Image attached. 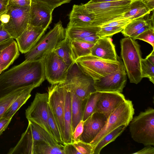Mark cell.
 Returning <instances> with one entry per match:
<instances>
[{"instance_id":"obj_1","label":"cell","mask_w":154,"mask_h":154,"mask_svg":"<svg viewBox=\"0 0 154 154\" xmlns=\"http://www.w3.org/2000/svg\"><path fill=\"white\" fill-rule=\"evenodd\" d=\"M45 79L43 58L25 60L0 75V98L21 88L39 87Z\"/></svg>"},{"instance_id":"obj_2","label":"cell","mask_w":154,"mask_h":154,"mask_svg":"<svg viewBox=\"0 0 154 154\" xmlns=\"http://www.w3.org/2000/svg\"><path fill=\"white\" fill-rule=\"evenodd\" d=\"M25 131L15 146L11 148L8 154H33L36 143L45 142L52 146L59 144L44 129L37 124L28 121Z\"/></svg>"},{"instance_id":"obj_3","label":"cell","mask_w":154,"mask_h":154,"mask_svg":"<svg viewBox=\"0 0 154 154\" xmlns=\"http://www.w3.org/2000/svg\"><path fill=\"white\" fill-rule=\"evenodd\" d=\"M120 43L121 56L130 82L137 84L142 79L140 46L135 39L129 37L122 39Z\"/></svg>"},{"instance_id":"obj_4","label":"cell","mask_w":154,"mask_h":154,"mask_svg":"<svg viewBox=\"0 0 154 154\" xmlns=\"http://www.w3.org/2000/svg\"><path fill=\"white\" fill-rule=\"evenodd\" d=\"M132 138L145 146L154 145V109L149 107L134 118L129 124Z\"/></svg>"},{"instance_id":"obj_5","label":"cell","mask_w":154,"mask_h":154,"mask_svg":"<svg viewBox=\"0 0 154 154\" xmlns=\"http://www.w3.org/2000/svg\"><path fill=\"white\" fill-rule=\"evenodd\" d=\"M58 85L82 100L96 91L93 79L85 74L76 62L69 68L64 82Z\"/></svg>"},{"instance_id":"obj_6","label":"cell","mask_w":154,"mask_h":154,"mask_svg":"<svg viewBox=\"0 0 154 154\" xmlns=\"http://www.w3.org/2000/svg\"><path fill=\"white\" fill-rule=\"evenodd\" d=\"M66 36L65 29L59 20L52 29L41 38L30 51L25 54V60L31 61L43 58L53 51L57 43Z\"/></svg>"},{"instance_id":"obj_7","label":"cell","mask_w":154,"mask_h":154,"mask_svg":"<svg viewBox=\"0 0 154 154\" xmlns=\"http://www.w3.org/2000/svg\"><path fill=\"white\" fill-rule=\"evenodd\" d=\"M134 113L132 101L126 99L110 114L105 126L90 144L93 147L105 136L117 128L122 125L127 126Z\"/></svg>"},{"instance_id":"obj_8","label":"cell","mask_w":154,"mask_h":154,"mask_svg":"<svg viewBox=\"0 0 154 154\" xmlns=\"http://www.w3.org/2000/svg\"><path fill=\"white\" fill-rule=\"evenodd\" d=\"M83 71L94 81L104 77L116 71L119 59L117 61L105 60L89 54L78 59L75 61Z\"/></svg>"},{"instance_id":"obj_9","label":"cell","mask_w":154,"mask_h":154,"mask_svg":"<svg viewBox=\"0 0 154 154\" xmlns=\"http://www.w3.org/2000/svg\"><path fill=\"white\" fill-rule=\"evenodd\" d=\"M48 93H37L26 109L25 116L28 121L40 126L53 138L48 123Z\"/></svg>"},{"instance_id":"obj_10","label":"cell","mask_w":154,"mask_h":154,"mask_svg":"<svg viewBox=\"0 0 154 154\" xmlns=\"http://www.w3.org/2000/svg\"><path fill=\"white\" fill-rule=\"evenodd\" d=\"M30 6H8V20L2 25L12 38H17L29 25Z\"/></svg>"},{"instance_id":"obj_11","label":"cell","mask_w":154,"mask_h":154,"mask_svg":"<svg viewBox=\"0 0 154 154\" xmlns=\"http://www.w3.org/2000/svg\"><path fill=\"white\" fill-rule=\"evenodd\" d=\"M66 92V90L58 84L51 85L48 88V105L58 125L63 142L64 116Z\"/></svg>"},{"instance_id":"obj_12","label":"cell","mask_w":154,"mask_h":154,"mask_svg":"<svg viewBox=\"0 0 154 154\" xmlns=\"http://www.w3.org/2000/svg\"><path fill=\"white\" fill-rule=\"evenodd\" d=\"M45 79L51 85L65 81L69 67L64 61L52 51L43 58Z\"/></svg>"},{"instance_id":"obj_13","label":"cell","mask_w":154,"mask_h":154,"mask_svg":"<svg viewBox=\"0 0 154 154\" xmlns=\"http://www.w3.org/2000/svg\"><path fill=\"white\" fill-rule=\"evenodd\" d=\"M119 60L118 68L116 71L104 77L94 81V86L96 91L122 92L126 84L127 76L124 65Z\"/></svg>"},{"instance_id":"obj_14","label":"cell","mask_w":154,"mask_h":154,"mask_svg":"<svg viewBox=\"0 0 154 154\" xmlns=\"http://www.w3.org/2000/svg\"><path fill=\"white\" fill-rule=\"evenodd\" d=\"M107 120L103 114L96 112L84 122L83 131L79 140L90 143L100 132Z\"/></svg>"},{"instance_id":"obj_15","label":"cell","mask_w":154,"mask_h":154,"mask_svg":"<svg viewBox=\"0 0 154 154\" xmlns=\"http://www.w3.org/2000/svg\"><path fill=\"white\" fill-rule=\"evenodd\" d=\"M53 11L44 4L31 0L29 25L47 30L52 22Z\"/></svg>"},{"instance_id":"obj_16","label":"cell","mask_w":154,"mask_h":154,"mask_svg":"<svg viewBox=\"0 0 154 154\" xmlns=\"http://www.w3.org/2000/svg\"><path fill=\"white\" fill-rule=\"evenodd\" d=\"M125 100V96L121 93L100 92L95 112L102 113L107 119L110 114Z\"/></svg>"},{"instance_id":"obj_17","label":"cell","mask_w":154,"mask_h":154,"mask_svg":"<svg viewBox=\"0 0 154 154\" xmlns=\"http://www.w3.org/2000/svg\"><path fill=\"white\" fill-rule=\"evenodd\" d=\"M46 30L29 25L17 39L19 51L25 54L30 51L42 37Z\"/></svg>"},{"instance_id":"obj_18","label":"cell","mask_w":154,"mask_h":154,"mask_svg":"<svg viewBox=\"0 0 154 154\" xmlns=\"http://www.w3.org/2000/svg\"><path fill=\"white\" fill-rule=\"evenodd\" d=\"M95 14L89 11L84 4L74 5L69 14V22L67 26H93Z\"/></svg>"},{"instance_id":"obj_19","label":"cell","mask_w":154,"mask_h":154,"mask_svg":"<svg viewBox=\"0 0 154 154\" xmlns=\"http://www.w3.org/2000/svg\"><path fill=\"white\" fill-rule=\"evenodd\" d=\"M91 54L105 60H118L115 46L109 37H100L92 48Z\"/></svg>"},{"instance_id":"obj_20","label":"cell","mask_w":154,"mask_h":154,"mask_svg":"<svg viewBox=\"0 0 154 154\" xmlns=\"http://www.w3.org/2000/svg\"><path fill=\"white\" fill-rule=\"evenodd\" d=\"M132 0H121L118 1L84 4L86 8L90 12L95 14L118 9L130 5Z\"/></svg>"},{"instance_id":"obj_21","label":"cell","mask_w":154,"mask_h":154,"mask_svg":"<svg viewBox=\"0 0 154 154\" xmlns=\"http://www.w3.org/2000/svg\"><path fill=\"white\" fill-rule=\"evenodd\" d=\"M64 121V144L72 143V129L71 94L70 92L66 90L65 98Z\"/></svg>"},{"instance_id":"obj_22","label":"cell","mask_w":154,"mask_h":154,"mask_svg":"<svg viewBox=\"0 0 154 154\" xmlns=\"http://www.w3.org/2000/svg\"><path fill=\"white\" fill-rule=\"evenodd\" d=\"M99 26H67L66 36L71 41L79 40L90 35L97 34L100 29Z\"/></svg>"},{"instance_id":"obj_23","label":"cell","mask_w":154,"mask_h":154,"mask_svg":"<svg viewBox=\"0 0 154 154\" xmlns=\"http://www.w3.org/2000/svg\"><path fill=\"white\" fill-rule=\"evenodd\" d=\"M38 87L36 85H33L25 88L10 105L3 117L12 118L31 97L32 90Z\"/></svg>"},{"instance_id":"obj_24","label":"cell","mask_w":154,"mask_h":154,"mask_svg":"<svg viewBox=\"0 0 154 154\" xmlns=\"http://www.w3.org/2000/svg\"><path fill=\"white\" fill-rule=\"evenodd\" d=\"M19 55L17 43L14 40L5 48L0 54V67L4 70L6 69L18 58Z\"/></svg>"},{"instance_id":"obj_25","label":"cell","mask_w":154,"mask_h":154,"mask_svg":"<svg viewBox=\"0 0 154 154\" xmlns=\"http://www.w3.org/2000/svg\"><path fill=\"white\" fill-rule=\"evenodd\" d=\"M129 5H128L118 9L95 14L92 26H100L123 15L129 10Z\"/></svg>"},{"instance_id":"obj_26","label":"cell","mask_w":154,"mask_h":154,"mask_svg":"<svg viewBox=\"0 0 154 154\" xmlns=\"http://www.w3.org/2000/svg\"><path fill=\"white\" fill-rule=\"evenodd\" d=\"M151 12L141 0H134L130 4L129 10L123 14V16L132 20L143 18Z\"/></svg>"},{"instance_id":"obj_27","label":"cell","mask_w":154,"mask_h":154,"mask_svg":"<svg viewBox=\"0 0 154 154\" xmlns=\"http://www.w3.org/2000/svg\"><path fill=\"white\" fill-rule=\"evenodd\" d=\"M54 51L69 68L74 63L72 58L71 41L66 36L57 43Z\"/></svg>"},{"instance_id":"obj_28","label":"cell","mask_w":154,"mask_h":154,"mask_svg":"<svg viewBox=\"0 0 154 154\" xmlns=\"http://www.w3.org/2000/svg\"><path fill=\"white\" fill-rule=\"evenodd\" d=\"M94 44L78 39L71 41L72 58L74 63L78 59L90 54Z\"/></svg>"},{"instance_id":"obj_29","label":"cell","mask_w":154,"mask_h":154,"mask_svg":"<svg viewBox=\"0 0 154 154\" xmlns=\"http://www.w3.org/2000/svg\"><path fill=\"white\" fill-rule=\"evenodd\" d=\"M100 94V91H95L82 100V120L84 122L95 112L96 103Z\"/></svg>"},{"instance_id":"obj_30","label":"cell","mask_w":154,"mask_h":154,"mask_svg":"<svg viewBox=\"0 0 154 154\" xmlns=\"http://www.w3.org/2000/svg\"><path fill=\"white\" fill-rule=\"evenodd\" d=\"M72 113V133L79 122L82 120V100L71 93Z\"/></svg>"},{"instance_id":"obj_31","label":"cell","mask_w":154,"mask_h":154,"mask_svg":"<svg viewBox=\"0 0 154 154\" xmlns=\"http://www.w3.org/2000/svg\"><path fill=\"white\" fill-rule=\"evenodd\" d=\"M127 127L125 125H121L105 136L93 147V154H99L102 149L115 140Z\"/></svg>"},{"instance_id":"obj_32","label":"cell","mask_w":154,"mask_h":154,"mask_svg":"<svg viewBox=\"0 0 154 154\" xmlns=\"http://www.w3.org/2000/svg\"><path fill=\"white\" fill-rule=\"evenodd\" d=\"M33 154H64V145L52 146L44 141H38L34 147Z\"/></svg>"},{"instance_id":"obj_33","label":"cell","mask_w":154,"mask_h":154,"mask_svg":"<svg viewBox=\"0 0 154 154\" xmlns=\"http://www.w3.org/2000/svg\"><path fill=\"white\" fill-rule=\"evenodd\" d=\"M27 87L19 88L0 98V119L13 102Z\"/></svg>"},{"instance_id":"obj_34","label":"cell","mask_w":154,"mask_h":154,"mask_svg":"<svg viewBox=\"0 0 154 154\" xmlns=\"http://www.w3.org/2000/svg\"><path fill=\"white\" fill-rule=\"evenodd\" d=\"M149 23L151 24L145 20L143 17L131 21L121 32L125 37H129L141 28Z\"/></svg>"},{"instance_id":"obj_35","label":"cell","mask_w":154,"mask_h":154,"mask_svg":"<svg viewBox=\"0 0 154 154\" xmlns=\"http://www.w3.org/2000/svg\"><path fill=\"white\" fill-rule=\"evenodd\" d=\"M48 123L53 137L59 143L64 144L60 132L52 112L48 105Z\"/></svg>"},{"instance_id":"obj_36","label":"cell","mask_w":154,"mask_h":154,"mask_svg":"<svg viewBox=\"0 0 154 154\" xmlns=\"http://www.w3.org/2000/svg\"><path fill=\"white\" fill-rule=\"evenodd\" d=\"M141 72L142 78H147L154 84V65L146 58H142L141 61Z\"/></svg>"},{"instance_id":"obj_37","label":"cell","mask_w":154,"mask_h":154,"mask_svg":"<svg viewBox=\"0 0 154 154\" xmlns=\"http://www.w3.org/2000/svg\"><path fill=\"white\" fill-rule=\"evenodd\" d=\"M97 35L100 37H109L121 32L123 28L119 26H105L100 27Z\"/></svg>"},{"instance_id":"obj_38","label":"cell","mask_w":154,"mask_h":154,"mask_svg":"<svg viewBox=\"0 0 154 154\" xmlns=\"http://www.w3.org/2000/svg\"><path fill=\"white\" fill-rule=\"evenodd\" d=\"M77 150L80 154H93V147L90 144L79 140L72 143Z\"/></svg>"},{"instance_id":"obj_39","label":"cell","mask_w":154,"mask_h":154,"mask_svg":"<svg viewBox=\"0 0 154 154\" xmlns=\"http://www.w3.org/2000/svg\"><path fill=\"white\" fill-rule=\"evenodd\" d=\"M154 28L151 27L139 34L134 38L146 42L151 45L154 49Z\"/></svg>"},{"instance_id":"obj_40","label":"cell","mask_w":154,"mask_h":154,"mask_svg":"<svg viewBox=\"0 0 154 154\" xmlns=\"http://www.w3.org/2000/svg\"><path fill=\"white\" fill-rule=\"evenodd\" d=\"M131 20L125 17L123 15L102 25L100 27L105 26H119L123 28L131 21Z\"/></svg>"},{"instance_id":"obj_41","label":"cell","mask_w":154,"mask_h":154,"mask_svg":"<svg viewBox=\"0 0 154 154\" xmlns=\"http://www.w3.org/2000/svg\"><path fill=\"white\" fill-rule=\"evenodd\" d=\"M42 3L53 11L61 5L70 2L71 0H31Z\"/></svg>"},{"instance_id":"obj_42","label":"cell","mask_w":154,"mask_h":154,"mask_svg":"<svg viewBox=\"0 0 154 154\" xmlns=\"http://www.w3.org/2000/svg\"><path fill=\"white\" fill-rule=\"evenodd\" d=\"M84 121L81 120L77 125L72 134V142L79 140V138L83 131Z\"/></svg>"},{"instance_id":"obj_43","label":"cell","mask_w":154,"mask_h":154,"mask_svg":"<svg viewBox=\"0 0 154 154\" xmlns=\"http://www.w3.org/2000/svg\"><path fill=\"white\" fill-rule=\"evenodd\" d=\"M31 0H8V6L25 7L30 6Z\"/></svg>"},{"instance_id":"obj_44","label":"cell","mask_w":154,"mask_h":154,"mask_svg":"<svg viewBox=\"0 0 154 154\" xmlns=\"http://www.w3.org/2000/svg\"><path fill=\"white\" fill-rule=\"evenodd\" d=\"M12 118L3 117L0 119V136L7 128Z\"/></svg>"},{"instance_id":"obj_45","label":"cell","mask_w":154,"mask_h":154,"mask_svg":"<svg viewBox=\"0 0 154 154\" xmlns=\"http://www.w3.org/2000/svg\"><path fill=\"white\" fill-rule=\"evenodd\" d=\"M64 154H79L72 143L64 145Z\"/></svg>"},{"instance_id":"obj_46","label":"cell","mask_w":154,"mask_h":154,"mask_svg":"<svg viewBox=\"0 0 154 154\" xmlns=\"http://www.w3.org/2000/svg\"><path fill=\"white\" fill-rule=\"evenodd\" d=\"M12 38L2 24L0 28V43Z\"/></svg>"},{"instance_id":"obj_47","label":"cell","mask_w":154,"mask_h":154,"mask_svg":"<svg viewBox=\"0 0 154 154\" xmlns=\"http://www.w3.org/2000/svg\"><path fill=\"white\" fill-rule=\"evenodd\" d=\"M152 146H146L141 149L133 153V154H154V147Z\"/></svg>"},{"instance_id":"obj_48","label":"cell","mask_w":154,"mask_h":154,"mask_svg":"<svg viewBox=\"0 0 154 154\" xmlns=\"http://www.w3.org/2000/svg\"><path fill=\"white\" fill-rule=\"evenodd\" d=\"M151 27H154V26L149 23L141 28L137 32L131 35L129 37L134 39L139 34Z\"/></svg>"},{"instance_id":"obj_49","label":"cell","mask_w":154,"mask_h":154,"mask_svg":"<svg viewBox=\"0 0 154 154\" xmlns=\"http://www.w3.org/2000/svg\"><path fill=\"white\" fill-rule=\"evenodd\" d=\"M99 38L100 37L97 34H96L90 35L79 40L95 44Z\"/></svg>"},{"instance_id":"obj_50","label":"cell","mask_w":154,"mask_h":154,"mask_svg":"<svg viewBox=\"0 0 154 154\" xmlns=\"http://www.w3.org/2000/svg\"><path fill=\"white\" fill-rule=\"evenodd\" d=\"M14 40L12 38L0 43V54L5 48L11 44Z\"/></svg>"},{"instance_id":"obj_51","label":"cell","mask_w":154,"mask_h":154,"mask_svg":"<svg viewBox=\"0 0 154 154\" xmlns=\"http://www.w3.org/2000/svg\"><path fill=\"white\" fill-rule=\"evenodd\" d=\"M151 11L154 9V0H141Z\"/></svg>"},{"instance_id":"obj_52","label":"cell","mask_w":154,"mask_h":154,"mask_svg":"<svg viewBox=\"0 0 154 154\" xmlns=\"http://www.w3.org/2000/svg\"><path fill=\"white\" fill-rule=\"evenodd\" d=\"M8 2V0H0V13L6 10Z\"/></svg>"},{"instance_id":"obj_53","label":"cell","mask_w":154,"mask_h":154,"mask_svg":"<svg viewBox=\"0 0 154 154\" xmlns=\"http://www.w3.org/2000/svg\"><path fill=\"white\" fill-rule=\"evenodd\" d=\"M146 58L150 63L154 65V49H153L152 52L146 57Z\"/></svg>"},{"instance_id":"obj_54","label":"cell","mask_w":154,"mask_h":154,"mask_svg":"<svg viewBox=\"0 0 154 154\" xmlns=\"http://www.w3.org/2000/svg\"><path fill=\"white\" fill-rule=\"evenodd\" d=\"M121 0H90L88 2L91 3H97L105 2L118 1Z\"/></svg>"},{"instance_id":"obj_55","label":"cell","mask_w":154,"mask_h":154,"mask_svg":"<svg viewBox=\"0 0 154 154\" xmlns=\"http://www.w3.org/2000/svg\"><path fill=\"white\" fill-rule=\"evenodd\" d=\"M3 69L1 67H0V75L2 73V72L4 71Z\"/></svg>"},{"instance_id":"obj_56","label":"cell","mask_w":154,"mask_h":154,"mask_svg":"<svg viewBox=\"0 0 154 154\" xmlns=\"http://www.w3.org/2000/svg\"><path fill=\"white\" fill-rule=\"evenodd\" d=\"M2 23L1 21L0 20V28L2 26Z\"/></svg>"},{"instance_id":"obj_57","label":"cell","mask_w":154,"mask_h":154,"mask_svg":"<svg viewBox=\"0 0 154 154\" xmlns=\"http://www.w3.org/2000/svg\"><path fill=\"white\" fill-rule=\"evenodd\" d=\"M5 11H4V12H0V16L3 14V13H4Z\"/></svg>"},{"instance_id":"obj_58","label":"cell","mask_w":154,"mask_h":154,"mask_svg":"<svg viewBox=\"0 0 154 154\" xmlns=\"http://www.w3.org/2000/svg\"></svg>"}]
</instances>
